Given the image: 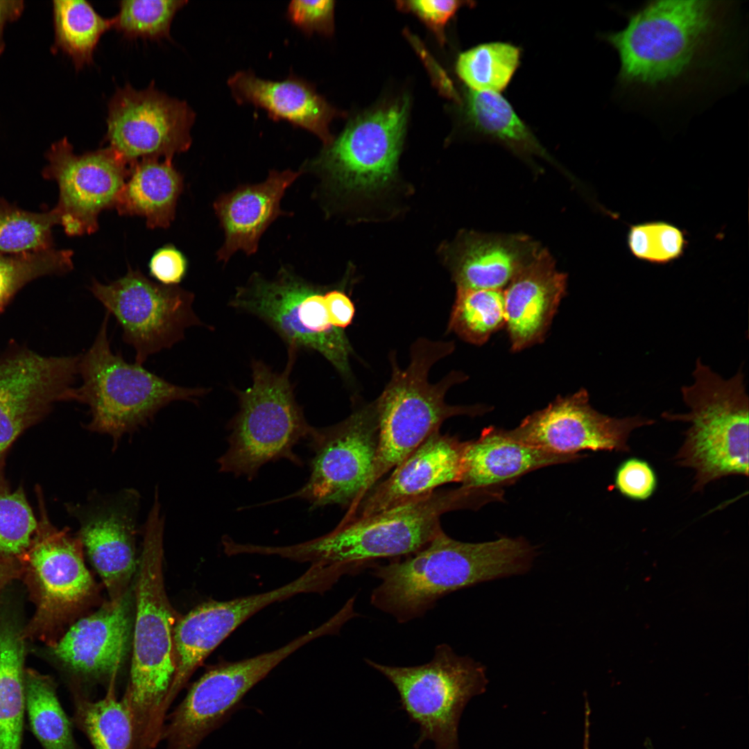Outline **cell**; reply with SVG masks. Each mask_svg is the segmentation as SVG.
Instances as JSON below:
<instances>
[{
    "label": "cell",
    "mask_w": 749,
    "mask_h": 749,
    "mask_svg": "<svg viewBox=\"0 0 749 749\" xmlns=\"http://www.w3.org/2000/svg\"><path fill=\"white\" fill-rule=\"evenodd\" d=\"M687 243L681 229L662 221L633 225L627 234V244L632 255L653 264H665L679 259Z\"/></svg>",
    "instance_id": "obj_41"
},
{
    "label": "cell",
    "mask_w": 749,
    "mask_h": 749,
    "mask_svg": "<svg viewBox=\"0 0 749 749\" xmlns=\"http://www.w3.org/2000/svg\"><path fill=\"white\" fill-rule=\"evenodd\" d=\"M139 494L133 489L93 497L73 510L78 537L102 578L111 601L126 593L135 568V538Z\"/></svg>",
    "instance_id": "obj_21"
},
{
    "label": "cell",
    "mask_w": 749,
    "mask_h": 749,
    "mask_svg": "<svg viewBox=\"0 0 749 749\" xmlns=\"http://www.w3.org/2000/svg\"><path fill=\"white\" fill-rule=\"evenodd\" d=\"M395 687L401 709L420 727L414 744L431 741L434 749H458V726L473 697L483 694L488 680L485 667L470 656L456 653L447 644L436 646L432 659L413 666L382 664L365 659Z\"/></svg>",
    "instance_id": "obj_9"
},
{
    "label": "cell",
    "mask_w": 749,
    "mask_h": 749,
    "mask_svg": "<svg viewBox=\"0 0 749 749\" xmlns=\"http://www.w3.org/2000/svg\"><path fill=\"white\" fill-rule=\"evenodd\" d=\"M148 268L150 276L158 283L165 286H178L187 273V261L180 250L169 244L154 252Z\"/></svg>",
    "instance_id": "obj_45"
},
{
    "label": "cell",
    "mask_w": 749,
    "mask_h": 749,
    "mask_svg": "<svg viewBox=\"0 0 749 749\" xmlns=\"http://www.w3.org/2000/svg\"><path fill=\"white\" fill-rule=\"evenodd\" d=\"M3 457H4V456H0V485H2L3 484H5V483L3 481V478H2V467H3Z\"/></svg>",
    "instance_id": "obj_49"
},
{
    "label": "cell",
    "mask_w": 749,
    "mask_h": 749,
    "mask_svg": "<svg viewBox=\"0 0 749 749\" xmlns=\"http://www.w3.org/2000/svg\"><path fill=\"white\" fill-rule=\"evenodd\" d=\"M465 113L476 132L504 145L529 162L532 163L534 156L546 160L578 185L576 178L552 157L508 101L498 93L470 89L465 95Z\"/></svg>",
    "instance_id": "obj_30"
},
{
    "label": "cell",
    "mask_w": 749,
    "mask_h": 749,
    "mask_svg": "<svg viewBox=\"0 0 749 749\" xmlns=\"http://www.w3.org/2000/svg\"><path fill=\"white\" fill-rule=\"evenodd\" d=\"M46 158L42 175L58 185L54 209L65 233L95 232L99 214L114 207L132 165L108 146L77 155L67 138L53 144Z\"/></svg>",
    "instance_id": "obj_17"
},
{
    "label": "cell",
    "mask_w": 749,
    "mask_h": 749,
    "mask_svg": "<svg viewBox=\"0 0 749 749\" xmlns=\"http://www.w3.org/2000/svg\"><path fill=\"white\" fill-rule=\"evenodd\" d=\"M519 60V49L511 44L485 43L460 53L456 71L470 89L497 93L506 87Z\"/></svg>",
    "instance_id": "obj_36"
},
{
    "label": "cell",
    "mask_w": 749,
    "mask_h": 749,
    "mask_svg": "<svg viewBox=\"0 0 749 749\" xmlns=\"http://www.w3.org/2000/svg\"><path fill=\"white\" fill-rule=\"evenodd\" d=\"M173 160L147 158L135 162L116 200L121 216H137L149 228H166L175 217L183 178Z\"/></svg>",
    "instance_id": "obj_29"
},
{
    "label": "cell",
    "mask_w": 749,
    "mask_h": 749,
    "mask_svg": "<svg viewBox=\"0 0 749 749\" xmlns=\"http://www.w3.org/2000/svg\"><path fill=\"white\" fill-rule=\"evenodd\" d=\"M239 103H250L267 111L273 119H284L317 135L325 146L333 141L329 126L343 113L332 107L311 83L291 75L282 81L264 80L250 71H239L227 81Z\"/></svg>",
    "instance_id": "obj_27"
},
{
    "label": "cell",
    "mask_w": 749,
    "mask_h": 749,
    "mask_svg": "<svg viewBox=\"0 0 749 749\" xmlns=\"http://www.w3.org/2000/svg\"><path fill=\"white\" fill-rule=\"evenodd\" d=\"M115 678L106 694L92 700L74 694L72 723L87 737L94 749H132L133 730L128 712L115 694Z\"/></svg>",
    "instance_id": "obj_32"
},
{
    "label": "cell",
    "mask_w": 749,
    "mask_h": 749,
    "mask_svg": "<svg viewBox=\"0 0 749 749\" xmlns=\"http://www.w3.org/2000/svg\"><path fill=\"white\" fill-rule=\"evenodd\" d=\"M60 224L53 209L32 212L0 197V253L17 255L53 248L52 228Z\"/></svg>",
    "instance_id": "obj_37"
},
{
    "label": "cell",
    "mask_w": 749,
    "mask_h": 749,
    "mask_svg": "<svg viewBox=\"0 0 749 749\" xmlns=\"http://www.w3.org/2000/svg\"><path fill=\"white\" fill-rule=\"evenodd\" d=\"M406 96L351 120L309 167L346 191H373L393 179L409 114Z\"/></svg>",
    "instance_id": "obj_14"
},
{
    "label": "cell",
    "mask_w": 749,
    "mask_h": 749,
    "mask_svg": "<svg viewBox=\"0 0 749 749\" xmlns=\"http://www.w3.org/2000/svg\"><path fill=\"white\" fill-rule=\"evenodd\" d=\"M334 2L322 1H293L287 9L289 20L304 33H318L326 36L334 32Z\"/></svg>",
    "instance_id": "obj_42"
},
{
    "label": "cell",
    "mask_w": 749,
    "mask_h": 749,
    "mask_svg": "<svg viewBox=\"0 0 749 749\" xmlns=\"http://www.w3.org/2000/svg\"><path fill=\"white\" fill-rule=\"evenodd\" d=\"M506 325L503 289H457L448 331L465 341L483 345Z\"/></svg>",
    "instance_id": "obj_35"
},
{
    "label": "cell",
    "mask_w": 749,
    "mask_h": 749,
    "mask_svg": "<svg viewBox=\"0 0 749 749\" xmlns=\"http://www.w3.org/2000/svg\"><path fill=\"white\" fill-rule=\"evenodd\" d=\"M721 7L709 1H651L604 38L617 51L623 83L655 87L685 76L723 34Z\"/></svg>",
    "instance_id": "obj_4"
},
{
    "label": "cell",
    "mask_w": 749,
    "mask_h": 749,
    "mask_svg": "<svg viewBox=\"0 0 749 749\" xmlns=\"http://www.w3.org/2000/svg\"><path fill=\"white\" fill-rule=\"evenodd\" d=\"M72 257L70 250L54 248L17 255L0 253V314L27 283L44 275L71 270Z\"/></svg>",
    "instance_id": "obj_38"
},
{
    "label": "cell",
    "mask_w": 749,
    "mask_h": 749,
    "mask_svg": "<svg viewBox=\"0 0 749 749\" xmlns=\"http://www.w3.org/2000/svg\"><path fill=\"white\" fill-rule=\"evenodd\" d=\"M187 3L184 0L121 1L119 12L112 18V28L128 39L169 37L173 19Z\"/></svg>",
    "instance_id": "obj_39"
},
{
    "label": "cell",
    "mask_w": 749,
    "mask_h": 749,
    "mask_svg": "<svg viewBox=\"0 0 749 749\" xmlns=\"http://www.w3.org/2000/svg\"><path fill=\"white\" fill-rule=\"evenodd\" d=\"M326 585L322 571L311 566L302 575L280 587L227 601H209L190 611L174 628L175 671L164 709L168 711L197 668L243 623L274 603L302 593L322 594Z\"/></svg>",
    "instance_id": "obj_16"
},
{
    "label": "cell",
    "mask_w": 749,
    "mask_h": 749,
    "mask_svg": "<svg viewBox=\"0 0 749 749\" xmlns=\"http://www.w3.org/2000/svg\"><path fill=\"white\" fill-rule=\"evenodd\" d=\"M89 289L116 318L123 341L133 347L135 363L141 365L182 340L188 327L202 325L192 307V293L153 282L130 267L108 284L93 279Z\"/></svg>",
    "instance_id": "obj_11"
},
{
    "label": "cell",
    "mask_w": 749,
    "mask_h": 749,
    "mask_svg": "<svg viewBox=\"0 0 749 749\" xmlns=\"http://www.w3.org/2000/svg\"><path fill=\"white\" fill-rule=\"evenodd\" d=\"M467 441L442 434L430 435L395 467L391 474L374 485L341 521L364 518L431 492L442 485L460 483Z\"/></svg>",
    "instance_id": "obj_22"
},
{
    "label": "cell",
    "mask_w": 749,
    "mask_h": 749,
    "mask_svg": "<svg viewBox=\"0 0 749 749\" xmlns=\"http://www.w3.org/2000/svg\"><path fill=\"white\" fill-rule=\"evenodd\" d=\"M38 523L21 488L10 492L0 485V556H23L30 547Z\"/></svg>",
    "instance_id": "obj_40"
},
{
    "label": "cell",
    "mask_w": 749,
    "mask_h": 749,
    "mask_svg": "<svg viewBox=\"0 0 749 749\" xmlns=\"http://www.w3.org/2000/svg\"><path fill=\"white\" fill-rule=\"evenodd\" d=\"M16 558L0 556V590L19 574Z\"/></svg>",
    "instance_id": "obj_48"
},
{
    "label": "cell",
    "mask_w": 749,
    "mask_h": 749,
    "mask_svg": "<svg viewBox=\"0 0 749 749\" xmlns=\"http://www.w3.org/2000/svg\"><path fill=\"white\" fill-rule=\"evenodd\" d=\"M80 356H45L19 346L0 355V456L55 403L70 400Z\"/></svg>",
    "instance_id": "obj_19"
},
{
    "label": "cell",
    "mask_w": 749,
    "mask_h": 749,
    "mask_svg": "<svg viewBox=\"0 0 749 749\" xmlns=\"http://www.w3.org/2000/svg\"><path fill=\"white\" fill-rule=\"evenodd\" d=\"M653 423L639 415L617 418L602 414L589 404L587 390L580 389L558 396L517 427L503 433L515 442L556 454H577L582 450L627 452L630 433Z\"/></svg>",
    "instance_id": "obj_18"
},
{
    "label": "cell",
    "mask_w": 749,
    "mask_h": 749,
    "mask_svg": "<svg viewBox=\"0 0 749 749\" xmlns=\"http://www.w3.org/2000/svg\"><path fill=\"white\" fill-rule=\"evenodd\" d=\"M326 291L282 268L272 280L254 274L237 289L230 305L264 321L289 350L318 352L349 377L352 348L344 330L330 322Z\"/></svg>",
    "instance_id": "obj_10"
},
{
    "label": "cell",
    "mask_w": 749,
    "mask_h": 749,
    "mask_svg": "<svg viewBox=\"0 0 749 749\" xmlns=\"http://www.w3.org/2000/svg\"><path fill=\"white\" fill-rule=\"evenodd\" d=\"M105 141L130 165L143 159L173 160L191 145L195 113L152 83L137 90L118 88L108 103Z\"/></svg>",
    "instance_id": "obj_15"
},
{
    "label": "cell",
    "mask_w": 749,
    "mask_h": 749,
    "mask_svg": "<svg viewBox=\"0 0 749 749\" xmlns=\"http://www.w3.org/2000/svg\"><path fill=\"white\" fill-rule=\"evenodd\" d=\"M25 712L29 728L43 749H81L54 682L30 669L25 672Z\"/></svg>",
    "instance_id": "obj_34"
},
{
    "label": "cell",
    "mask_w": 749,
    "mask_h": 749,
    "mask_svg": "<svg viewBox=\"0 0 749 749\" xmlns=\"http://www.w3.org/2000/svg\"><path fill=\"white\" fill-rule=\"evenodd\" d=\"M22 1H0V54L4 50L3 28L8 22L20 17L23 9Z\"/></svg>",
    "instance_id": "obj_47"
},
{
    "label": "cell",
    "mask_w": 749,
    "mask_h": 749,
    "mask_svg": "<svg viewBox=\"0 0 749 749\" xmlns=\"http://www.w3.org/2000/svg\"><path fill=\"white\" fill-rule=\"evenodd\" d=\"M109 316L106 312L94 343L80 356L82 384L72 388L70 400L89 406V431L107 434L117 442L170 403L196 402L208 390L173 384L114 353L107 334Z\"/></svg>",
    "instance_id": "obj_7"
},
{
    "label": "cell",
    "mask_w": 749,
    "mask_h": 749,
    "mask_svg": "<svg viewBox=\"0 0 749 749\" xmlns=\"http://www.w3.org/2000/svg\"><path fill=\"white\" fill-rule=\"evenodd\" d=\"M582 458L547 452L508 438L502 429L489 427L476 440L467 441L463 457L461 487L499 491L537 469Z\"/></svg>",
    "instance_id": "obj_28"
},
{
    "label": "cell",
    "mask_w": 749,
    "mask_h": 749,
    "mask_svg": "<svg viewBox=\"0 0 749 749\" xmlns=\"http://www.w3.org/2000/svg\"><path fill=\"white\" fill-rule=\"evenodd\" d=\"M24 644L12 621L0 619V749H21L25 712Z\"/></svg>",
    "instance_id": "obj_31"
},
{
    "label": "cell",
    "mask_w": 749,
    "mask_h": 749,
    "mask_svg": "<svg viewBox=\"0 0 749 749\" xmlns=\"http://www.w3.org/2000/svg\"><path fill=\"white\" fill-rule=\"evenodd\" d=\"M464 1H400L397 6L404 11H409L424 22L436 35L440 43L445 41L444 29L449 20L461 8L471 3Z\"/></svg>",
    "instance_id": "obj_44"
},
{
    "label": "cell",
    "mask_w": 749,
    "mask_h": 749,
    "mask_svg": "<svg viewBox=\"0 0 749 749\" xmlns=\"http://www.w3.org/2000/svg\"><path fill=\"white\" fill-rule=\"evenodd\" d=\"M453 342L418 338L411 345V360L400 368L394 357L391 378L375 400L379 434L373 465L359 499L361 501L381 476L395 468L447 419L460 415L476 416L488 411L483 405L453 406L445 395L454 385L465 381L463 372L452 371L436 384L429 381L431 367L454 350Z\"/></svg>",
    "instance_id": "obj_5"
},
{
    "label": "cell",
    "mask_w": 749,
    "mask_h": 749,
    "mask_svg": "<svg viewBox=\"0 0 749 749\" xmlns=\"http://www.w3.org/2000/svg\"><path fill=\"white\" fill-rule=\"evenodd\" d=\"M375 401L356 404L344 420L313 428L308 440L313 452L310 475L302 487L285 497L309 502L311 508L354 505L371 472L377 448Z\"/></svg>",
    "instance_id": "obj_12"
},
{
    "label": "cell",
    "mask_w": 749,
    "mask_h": 749,
    "mask_svg": "<svg viewBox=\"0 0 749 749\" xmlns=\"http://www.w3.org/2000/svg\"><path fill=\"white\" fill-rule=\"evenodd\" d=\"M295 355L289 350L282 372L262 361L252 362V385L236 390L239 411L228 424V447L217 461L221 472L250 480L271 461L284 458L302 465L293 449L300 440L309 439L314 427L307 422L290 381Z\"/></svg>",
    "instance_id": "obj_8"
},
{
    "label": "cell",
    "mask_w": 749,
    "mask_h": 749,
    "mask_svg": "<svg viewBox=\"0 0 749 749\" xmlns=\"http://www.w3.org/2000/svg\"><path fill=\"white\" fill-rule=\"evenodd\" d=\"M83 544L58 531L46 517L23 555L37 604L29 632L44 635L89 596L93 582L83 556Z\"/></svg>",
    "instance_id": "obj_20"
},
{
    "label": "cell",
    "mask_w": 749,
    "mask_h": 749,
    "mask_svg": "<svg viewBox=\"0 0 749 749\" xmlns=\"http://www.w3.org/2000/svg\"><path fill=\"white\" fill-rule=\"evenodd\" d=\"M536 556L523 538L470 543L442 532L425 547L373 567L380 583L372 592L376 608L403 623L423 617L441 598L479 583L527 573Z\"/></svg>",
    "instance_id": "obj_1"
},
{
    "label": "cell",
    "mask_w": 749,
    "mask_h": 749,
    "mask_svg": "<svg viewBox=\"0 0 749 749\" xmlns=\"http://www.w3.org/2000/svg\"><path fill=\"white\" fill-rule=\"evenodd\" d=\"M615 487L621 494L633 500H646L655 492L657 478L651 466L636 458L623 462L617 468Z\"/></svg>",
    "instance_id": "obj_43"
},
{
    "label": "cell",
    "mask_w": 749,
    "mask_h": 749,
    "mask_svg": "<svg viewBox=\"0 0 749 749\" xmlns=\"http://www.w3.org/2000/svg\"><path fill=\"white\" fill-rule=\"evenodd\" d=\"M319 636L318 630L313 629L274 651L212 666L192 685L169 716L162 734L166 749H197L209 734L227 721L255 685L293 653Z\"/></svg>",
    "instance_id": "obj_13"
},
{
    "label": "cell",
    "mask_w": 749,
    "mask_h": 749,
    "mask_svg": "<svg viewBox=\"0 0 749 749\" xmlns=\"http://www.w3.org/2000/svg\"><path fill=\"white\" fill-rule=\"evenodd\" d=\"M130 624L126 594L75 623L52 651L76 673L116 678L127 651Z\"/></svg>",
    "instance_id": "obj_25"
},
{
    "label": "cell",
    "mask_w": 749,
    "mask_h": 749,
    "mask_svg": "<svg viewBox=\"0 0 749 749\" xmlns=\"http://www.w3.org/2000/svg\"><path fill=\"white\" fill-rule=\"evenodd\" d=\"M55 50L72 60L77 70L93 63V55L101 36L112 28V19L100 15L85 0L53 1Z\"/></svg>",
    "instance_id": "obj_33"
},
{
    "label": "cell",
    "mask_w": 749,
    "mask_h": 749,
    "mask_svg": "<svg viewBox=\"0 0 749 749\" xmlns=\"http://www.w3.org/2000/svg\"><path fill=\"white\" fill-rule=\"evenodd\" d=\"M325 299L332 325L344 330L352 323L354 316L353 302L344 291L338 289L327 290Z\"/></svg>",
    "instance_id": "obj_46"
},
{
    "label": "cell",
    "mask_w": 749,
    "mask_h": 749,
    "mask_svg": "<svg viewBox=\"0 0 749 749\" xmlns=\"http://www.w3.org/2000/svg\"><path fill=\"white\" fill-rule=\"evenodd\" d=\"M692 376L681 388L689 411L662 417L689 424L675 460L694 470V491H700L727 476H748L749 404L742 368L725 379L698 359Z\"/></svg>",
    "instance_id": "obj_6"
},
{
    "label": "cell",
    "mask_w": 749,
    "mask_h": 749,
    "mask_svg": "<svg viewBox=\"0 0 749 749\" xmlns=\"http://www.w3.org/2000/svg\"><path fill=\"white\" fill-rule=\"evenodd\" d=\"M543 247L524 234L462 233L449 252L457 289H504Z\"/></svg>",
    "instance_id": "obj_24"
},
{
    "label": "cell",
    "mask_w": 749,
    "mask_h": 749,
    "mask_svg": "<svg viewBox=\"0 0 749 749\" xmlns=\"http://www.w3.org/2000/svg\"><path fill=\"white\" fill-rule=\"evenodd\" d=\"M301 173L272 171L263 182L239 186L217 198L214 208L225 233L224 243L217 252L218 261L227 262L238 250L248 255L257 252L263 233L284 214L279 207L281 199Z\"/></svg>",
    "instance_id": "obj_26"
},
{
    "label": "cell",
    "mask_w": 749,
    "mask_h": 749,
    "mask_svg": "<svg viewBox=\"0 0 749 749\" xmlns=\"http://www.w3.org/2000/svg\"><path fill=\"white\" fill-rule=\"evenodd\" d=\"M164 524L160 503L154 501L144 526L130 678L121 698L132 725V749H155L162 741L164 703L175 671V616L162 575Z\"/></svg>",
    "instance_id": "obj_2"
},
{
    "label": "cell",
    "mask_w": 749,
    "mask_h": 749,
    "mask_svg": "<svg viewBox=\"0 0 749 749\" xmlns=\"http://www.w3.org/2000/svg\"><path fill=\"white\" fill-rule=\"evenodd\" d=\"M486 502L480 490L461 486L436 490L364 518L341 521L333 531L317 538L270 546L268 551L270 556L341 567L356 574L378 559L395 560L417 552L443 532L442 515Z\"/></svg>",
    "instance_id": "obj_3"
},
{
    "label": "cell",
    "mask_w": 749,
    "mask_h": 749,
    "mask_svg": "<svg viewBox=\"0 0 749 749\" xmlns=\"http://www.w3.org/2000/svg\"><path fill=\"white\" fill-rule=\"evenodd\" d=\"M567 277L542 248L503 289L506 325L511 349L541 343L567 293Z\"/></svg>",
    "instance_id": "obj_23"
}]
</instances>
